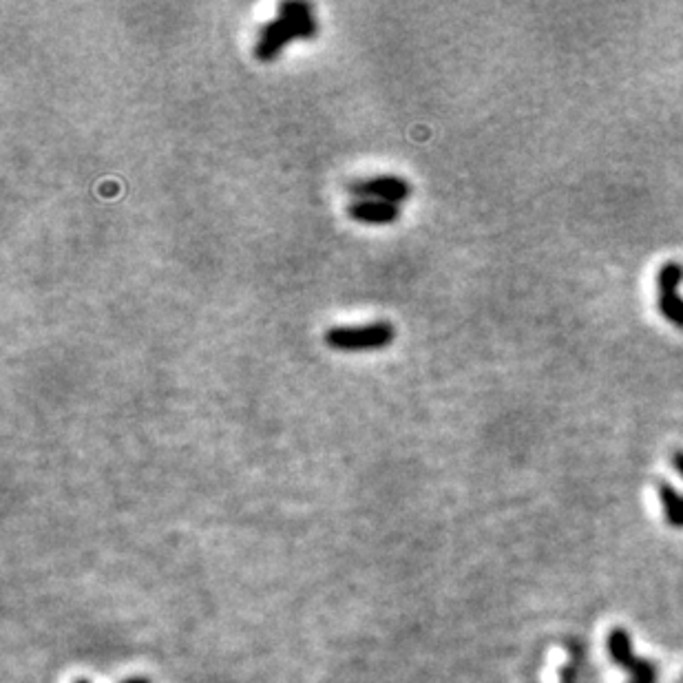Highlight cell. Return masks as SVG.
I'll return each instance as SVG.
<instances>
[{
  "label": "cell",
  "mask_w": 683,
  "mask_h": 683,
  "mask_svg": "<svg viewBox=\"0 0 683 683\" xmlns=\"http://www.w3.org/2000/svg\"><path fill=\"white\" fill-rule=\"evenodd\" d=\"M394 341V328L385 321L370 325H341L325 332V345L339 352L383 350Z\"/></svg>",
  "instance_id": "cell-1"
},
{
  "label": "cell",
  "mask_w": 683,
  "mask_h": 683,
  "mask_svg": "<svg viewBox=\"0 0 683 683\" xmlns=\"http://www.w3.org/2000/svg\"><path fill=\"white\" fill-rule=\"evenodd\" d=\"M348 191L356 199H376V202H387V204L398 206L401 202H405L409 195H412V184L396 175H376V177H367V180L350 184Z\"/></svg>",
  "instance_id": "cell-2"
},
{
  "label": "cell",
  "mask_w": 683,
  "mask_h": 683,
  "mask_svg": "<svg viewBox=\"0 0 683 683\" xmlns=\"http://www.w3.org/2000/svg\"><path fill=\"white\" fill-rule=\"evenodd\" d=\"M608 653H611V659L617 666L630 670V675H633V681L630 683H657L655 666L633 655L630 635L624 628H615L613 633L608 635Z\"/></svg>",
  "instance_id": "cell-3"
},
{
  "label": "cell",
  "mask_w": 683,
  "mask_h": 683,
  "mask_svg": "<svg viewBox=\"0 0 683 683\" xmlns=\"http://www.w3.org/2000/svg\"><path fill=\"white\" fill-rule=\"evenodd\" d=\"M290 40H297V38H294V31L288 25V20L281 16L272 18L270 23H266L259 29V36L255 42V58L259 62L277 60L283 47H286Z\"/></svg>",
  "instance_id": "cell-4"
},
{
  "label": "cell",
  "mask_w": 683,
  "mask_h": 683,
  "mask_svg": "<svg viewBox=\"0 0 683 683\" xmlns=\"http://www.w3.org/2000/svg\"><path fill=\"white\" fill-rule=\"evenodd\" d=\"M348 215L354 219V222L381 226V224L398 222V217H401V208H398L396 204L376 202V199H356V202L348 206Z\"/></svg>",
  "instance_id": "cell-5"
},
{
  "label": "cell",
  "mask_w": 683,
  "mask_h": 683,
  "mask_svg": "<svg viewBox=\"0 0 683 683\" xmlns=\"http://www.w3.org/2000/svg\"><path fill=\"white\" fill-rule=\"evenodd\" d=\"M281 18L288 20V25L294 31V38L297 40H312L317 36V20H314L312 7L308 3H301V0H288V3L279 5Z\"/></svg>",
  "instance_id": "cell-6"
},
{
  "label": "cell",
  "mask_w": 683,
  "mask_h": 683,
  "mask_svg": "<svg viewBox=\"0 0 683 683\" xmlns=\"http://www.w3.org/2000/svg\"><path fill=\"white\" fill-rule=\"evenodd\" d=\"M659 500H661V507H664L666 513V522L670 527H677L683 529V496L681 493L668 485V482H659Z\"/></svg>",
  "instance_id": "cell-7"
},
{
  "label": "cell",
  "mask_w": 683,
  "mask_h": 683,
  "mask_svg": "<svg viewBox=\"0 0 683 683\" xmlns=\"http://www.w3.org/2000/svg\"><path fill=\"white\" fill-rule=\"evenodd\" d=\"M657 308L670 325L683 330V297L679 292H659Z\"/></svg>",
  "instance_id": "cell-8"
},
{
  "label": "cell",
  "mask_w": 683,
  "mask_h": 683,
  "mask_svg": "<svg viewBox=\"0 0 683 683\" xmlns=\"http://www.w3.org/2000/svg\"><path fill=\"white\" fill-rule=\"evenodd\" d=\"M683 281V266L679 261H668L657 272V290L659 292H679Z\"/></svg>",
  "instance_id": "cell-9"
},
{
  "label": "cell",
  "mask_w": 683,
  "mask_h": 683,
  "mask_svg": "<svg viewBox=\"0 0 683 683\" xmlns=\"http://www.w3.org/2000/svg\"><path fill=\"white\" fill-rule=\"evenodd\" d=\"M672 467H675L679 471V476L683 478V451H675V454H672Z\"/></svg>",
  "instance_id": "cell-10"
},
{
  "label": "cell",
  "mask_w": 683,
  "mask_h": 683,
  "mask_svg": "<svg viewBox=\"0 0 683 683\" xmlns=\"http://www.w3.org/2000/svg\"><path fill=\"white\" fill-rule=\"evenodd\" d=\"M122 683H151L149 679H140V677H133V679H126Z\"/></svg>",
  "instance_id": "cell-11"
},
{
  "label": "cell",
  "mask_w": 683,
  "mask_h": 683,
  "mask_svg": "<svg viewBox=\"0 0 683 683\" xmlns=\"http://www.w3.org/2000/svg\"><path fill=\"white\" fill-rule=\"evenodd\" d=\"M73 683H91V681H87V679H78V681H73Z\"/></svg>",
  "instance_id": "cell-12"
}]
</instances>
